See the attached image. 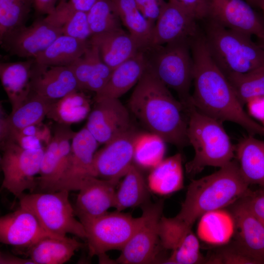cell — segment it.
I'll list each match as a JSON object with an SVG mask.
<instances>
[{"mask_svg": "<svg viewBox=\"0 0 264 264\" xmlns=\"http://www.w3.org/2000/svg\"><path fill=\"white\" fill-rule=\"evenodd\" d=\"M194 63L192 104L200 112L239 125L249 135L264 136V128L245 111L225 74L212 59L202 32L191 42Z\"/></svg>", "mask_w": 264, "mask_h": 264, "instance_id": "1", "label": "cell"}, {"mask_svg": "<svg viewBox=\"0 0 264 264\" xmlns=\"http://www.w3.org/2000/svg\"><path fill=\"white\" fill-rule=\"evenodd\" d=\"M128 108L150 132L182 149L189 144L185 106L147 67L128 101Z\"/></svg>", "mask_w": 264, "mask_h": 264, "instance_id": "2", "label": "cell"}, {"mask_svg": "<svg viewBox=\"0 0 264 264\" xmlns=\"http://www.w3.org/2000/svg\"><path fill=\"white\" fill-rule=\"evenodd\" d=\"M237 160H232L217 172L198 179L188 186L184 200L175 216L192 226L202 215L229 206L249 190Z\"/></svg>", "mask_w": 264, "mask_h": 264, "instance_id": "3", "label": "cell"}, {"mask_svg": "<svg viewBox=\"0 0 264 264\" xmlns=\"http://www.w3.org/2000/svg\"><path fill=\"white\" fill-rule=\"evenodd\" d=\"M187 138L194 150L192 160L185 165L187 174L194 176L207 166L222 167L235 155V146L222 122L199 111L192 103L186 107Z\"/></svg>", "mask_w": 264, "mask_h": 264, "instance_id": "4", "label": "cell"}, {"mask_svg": "<svg viewBox=\"0 0 264 264\" xmlns=\"http://www.w3.org/2000/svg\"><path fill=\"white\" fill-rule=\"evenodd\" d=\"M203 31L209 52L225 76L243 73L264 65V51L251 36L207 19Z\"/></svg>", "mask_w": 264, "mask_h": 264, "instance_id": "5", "label": "cell"}, {"mask_svg": "<svg viewBox=\"0 0 264 264\" xmlns=\"http://www.w3.org/2000/svg\"><path fill=\"white\" fill-rule=\"evenodd\" d=\"M192 40L179 41L144 51L148 67L168 88L176 91L185 107L191 102L190 91L194 70Z\"/></svg>", "mask_w": 264, "mask_h": 264, "instance_id": "6", "label": "cell"}, {"mask_svg": "<svg viewBox=\"0 0 264 264\" xmlns=\"http://www.w3.org/2000/svg\"><path fill=\"white\" fill-rule=\"evenodd\" d=\"M69 192L62 190L24 193L18 199L20 205L32 212L48 233L60 237L70 234L86 239L85 228L77 219Z\"/></svg>", "mask_w": 264, "mask_h": 264, "instance_id": "7", "label": "cell"}, {"mask_svg": "<svg viewBox=\"0 0 264 264\" xmlns=\"http://www.w3.org/2000/svg\"><path fill=\"white\" fill-rule=\"evenodd\" d=\"M0 149L1 187L18 198L26 191L34 192L45 148L24 149L8 140L0 144Z\"/></svg>", "mask_w": 264, "mask_h": 264, "instance_id": "8", "label": "cell"}, {"mask_svg": "<svg viewBox=\"0 0 264 264\" xmlns=\"http://www.w3.org/2000/svg\"><path fill=\"white\" fill-rule=\"evenodd\" d=\"M141 220V217L115 211L82 223L86 232L89 254L107 259L106 254L121 250L129 242Z\"/></svg>", "mask_w": 264, "mask_h": 264, "instance_id": "9", "label": "cell"}, {"mask_svg": "<svg viewBox=\"0 0 264 264\" xmlns=\"http://www.w3.org/2000/svg\"><path fill=\"white\" fill-rule=\"evenodd\" d=\"M140 222L116 262L123 264L158 263V226L163 208L160 200L141 207Z\"/></svg>", "mask_w": 264, "mask_h": 264, "instance_id": "10", "label": "cell"}, {"mask_svg": "<svg viewBox=\"0 0 264 264\" xmlns=\"http://www.w3.org/2000/svg\"><path fill=\"white\" fill-rule=\"evenodd\" d=\"M188 225L176 218L162 216L159 223L160 245L171 251L162 264H196L205 263L199 241Z\"/></svg>", "mask_w": 264, "mask_h": 264, "instance_id": "11", "label": "cell"}, {"mask_svg": "<svg viewBox=\"0 0 264 264\" xmlns=\"http://www.w3.org/2000/svg\"><path fill=\"white\" fill-rule=\"evenodd\" d=\"M205 19L257 38L264 37V18L245 0H205Z\"/></svg>", "mask_w": 264, "mask_h": 264, "instance_id": "12", "label": "cell"}, {"mask_svg": "<svg viewBox=\"0 0 264 264\" xmlns=\"http://www.w3.org/2000/svg\"><path fill=\"white\" fill-rule=\"evenodd\" d=\"M75 132L69 126H56L52 139L44 149L35 192H51L66 173Z\"/></svg>", "mask_w": 264, "mask_h": 264, "instance_id": "13", "label": "cell"}, {"mask_svg": "<svg viewBox=\"0 0 264 264\" xmlns=\"http://www.w3.org/2000/svg\"><path fill=\"white\" fill-rule=\"evenodd\" d=\"M62 34V27L46 16L19 29L0 44L12 55L35 59Z\"/></svg>", "mask_w": 264, "mask_h": 264, "instance_id": "14", "label": "cell"}, {"mask_svg": "<svg viewBox=\"0 0 264 264\" xmlns=\"http://www.w3.org/2000/svg\"><path fill=\"white\" fill-rule=\"evenodd\" d=\"M138 134L132 127L97 152L93 163L95 176L119 182L132 164L134 143Z\"/></svg>", "mask_w": 264, "mask_h": 264, "instance_id": "15", "label": "cell"}, {"mask_svg": "<svg viewBox=\"0 0 264 264\" xmlns=\"http://www.w3.org/2000/svg\"><path fill=\"white\" fill-rule=\"evenodd\" d=\"M99 144L86 127L76 132L67 169L51 192L78 191L89 177L95 176L93 163Z\"/></svg>", "mask_w": 264, "mask_h": 264, "instance_id": "16", "label": "cell"}, {"mask_svg": "<svg viewBox=\"0 0 264 264\" xmlns=\"http://www.w3.org/2000/svg\"><path fill=\"white\" fill-rule=\"evenodd\" d=\"M130 112L119 98L95 101L85 127L99 144H105L132 128Z\"/></svg>", "mask_w": 264, "mask_h": 264, "instance_id": "17", "label": "cell"}, {"mask_svg": "<svg viewBox=\"0 0 264 264\" xmlns=\"http://www.w3.org/2000/svg\"><path fill=\"white\" fill-rule=\"evenodd\" d=\"M229 206L235 228L233 244L256 264H264V225L242 198Z\"/></svg>", "mask_w": 264, "mask_h": 264, "instance_id": "18", "label": "cell"}, {"mask_svg": "<svg viewBox=\"0 0 264 264\" xmlns=\"http://www.w3.org/2000/svg\"><path fill=\"white\" fill-rule=\"evenodd\" d=\"M198 21L180 7L167 2L155 22L149 48L192 40L201 32Z\"/></svg>", "mask_w": 264, "mask_h": 264, "instance_id": "19", "label": "cell"}, {"mask_svg": "<svg viewBox=\"0 0 264 264\" xmlns=\"http://www.w3.org/2000/svg\"><path fill=\"white\" fill-rule=\"evenodd\" d=\"M119 182L90 176L82 185L73 205L81 223L108 212L115 203V188Z\"/></svg>", "mask_w": 264, "mask_h": 264, "instance_id": "20", "label": "cell"}, {"mask_svg": "<svg viewBox=\"0 0 264 264\" xmlns=\"http://www.w3.org/2000/svg\"><path fill=\"white\" fill-rule=\"evenodd\" d=\"M50 236L60 237L46 231L35 215L23 206L20 205L0 218V241L2 243L27 248Z\"/></svg>", "mask_w": 264, "mask_h": 264, "instance_id": "21", "label": "cell"}, {"mask_svg": "<svg viewBox=\"0 0 264 264\" xmlns=\"http://www.w3.org/2000/svg\"><path fill=\"white\" fill-rule=\"evenodd\" d=\"M31 92L57 101L79 88L69 66H50L34 61L31 75Z\"/></svg>", "mask_w": 264, "mask_h": 264, "instance_id": "22", "label": "cell"}, {"mask_svg": "<svg viewBox=\"0 0 264 264\" xmlns=\"http://www.w3.org/2000/svg\"><path fill=\"white\" fill-rule=\"evenodd\" d=\"M148 67L145 51H139L113 70L110 80L94 101L104 98H119L138 83Z\"/></svg>", "mask_w": 264, "mask_h": 264, "instance_id": "23", "label": "cell"}, {"mask_svg": "<svg viewBox=\"0 0 264 264\" xmlns=\"http://www.w3.org/2000/svg\"><path fill=\"white\" fill-rule=\"evenodd\" d=\"M34 64V59L0 63V81L11 104V112L19 108L31 92V75Z\"/></svg>", "mask_w": 264, "mask_h": 264, "instance_id": "24", "label": "cell"}, {"mask_svg": "<svg viewBox=\"0 0 264 264\" xmlns=\"http://www.w3.org/2000/svg\"><path fill=\"white\" fill-rule=\"evenodd\" d=\"M89 43L97 48L103 62L112 70L141 51L132 36L122 28L93 35Z\"/></svg>", "mask_w": 264, "mask_h": 264, "instance_id": "25", "label": "cell"}, {"mask_svg": "<svg viewBox=\"0 0 264 264\" xmlns=\"http://www.w3.org/2000/svg\"><path fill=\"white\" fill-rule=\"evenodd\" d=\"M235 155L245 181L264 187V140L249 134L235 146Z\"/></svg>", "mask_w": 264, "mask_h": 264, "instance_id": "26", "label": "cell"}, {"mask_svg": "<svg viewBox=\"0 0 264 264\" xmlns=\"http://www.w3.org/2000/svg\"><path fill=\"white\" fill-rule=\"evenodd\" d=\"M82 243L74 238L47 237L27 248L34 264H62L69 261Z\"/></svg>", "mask_w": 264, "mask_h": 264, "instance_id": "27", "label": "cell"}, {"mask_svg": "<svg viewBox=\"0 0 264 264\" xmlns=\"http://www.w3.org/2000/svg\"><path fill=\"white\" fill-rule=\"evenodd\" d=\"M147 184L151 192L165 196L183 187L182 156L180 153L164 159L152 169Z\"/></svg>", "mask_w": 264, "mask_h": 264, "instance_id": "28", "label": "cell"}, {"mask_svg": "<svg viewBox=\"0 0 264 264\" xmlns=\"http://www.w3.org/2000/svg\"><path fill=\"white\" fill-rule=\"evenodd\" d=\"M116 191V211L122 212L150 202V192L147 181L135 165L132 164Z\"/></svg>", "mask_w": 264, "mask_h": 264, "instance_id": "29", "label": "cell"}, {"mask_svg": "<svg viewBox=\"0 0 264 264\" xmlns=\"http://www.w3.org/2000/svg\"><path fill=\"white\" fill-rule=\"evenodd\" d=\"M89 45V42L62 34L40 54L34 61L42 65L68 66L85 52Z\"/></svg>", "mask_w": 264, "mask_h": 264, "instance_id": "30", "label": "cell"}, {"mask_svg": "<svg viewBox=\"0 0 264 264\" xmlns=\"http://www.w3.org/2000/svg\"><path fill=\"white\" fill-rule=\"evenodd\" d=\"M118 12L122 23L136 42L139 50L150 46L154 25L140 12L134 0H111Z\"/></svg>", "mask_w": 264, "mask_h": 264, "instance_id": "31", "label": "cell"}, {"mask_svg": "<svg viewBox=\"0 0 264 264\" xmlns=\"http://www.w3.org/2000/svg\"><path fill=\"white\" fill-rule=\"evenodd\" d=\"M81 90L74 91L55 101L46 117L57 123L66 125L85 119L91 111L90 101Z\"/></svg>", "mask_w": 264, "mask_h": 264, "instance_id": "32", "label": "cell"}, {"mask_svg": "<svg viewBox=\"0 0 264 264\" xmlns=\"http://www.w3.org/2000/svg\"><path fill=\"white\" fill-rule=\"evenodd\" d=\"M55 101L31 92L25 101L7 116L9 134L42 122Z\"/></svg>", "mask_w": 264, "mask_h": 264, "instance_id": "33", "label": "cell"}, {"mask_svg": "<svg viewBox=\"0 0 264 264\" xmlns=\"http://www.w3.org/2000/svg\"><path fill=\"white\" fill-rule=\"evenodd\" d=\"M33 0H0V41L24 26Z\"/></svg>", "mask_w": 264, "mask_h": 264, "instance_id": "34", "label": "cell"}, {"mask_svg": "<svg viewBox=\"0 0 264 264\" xmlns=\"http://www.w3.org/2000/svg\"><path fill=\"white\" fill-rule=\"evenodd\" d=\"M55 12L62 25L63 34L89 42L92 33L87 12L75 9L67 0L59 2Z\"/></svg>", "mask_w": 264, "mask_h": 264, "instance_id": "35", "label": "cell"}, {"mask_svg": "<svg viewBox=\"0 0 264 264\" xmlns=\"http://www.w3.org/2000/svg\"><path fill=\"white\" fill-rule=\"evenodd\" d=\"M165 143L154 133H139L134 143L133 160L140 167L152 169L164 159Z\"/></svg>", "mask_w": 264, "mask_h": 264, "instance_id": "36", "label": "cell"}, {"mask_svg": "<svg viewBox=\"0 0 264 264\" xmlns=\"http://www.w3.org/2000/svg\"><path fill=\"white\" fill-rule=\"evenodd\" d=\"M226 76L243 106L251 99L264 97V65L245 73Z\"/></svg>", "mask_w": 264, "mask_h": 264, "instance_id": "37", "label": "cell"}, {"mask_svg": "<svg viewBox=\"0 0 264 264\" xmlns=\"http://www.w3.org/2000/svg\"><path fill=\"white\" fill-rule=\"evenodd\" d=\"M92 36L122 28L116 8L111 0H97L87 12Z\"/></svg>", "mask_w": 264, "mask_h": 264, "instance_id": "38", "label": "cell"}, {"mask_svg": "<svg viewBox=\"0 0 264 264\" xmlns=\"http://www.w3.org/2000/svg\"><path fill=\"white\" fill-rule=\"evenodd\" d=\"M100 56L97 48L91 44L85 52L69 66L81 90H85Z\"/></svg>", "mask_w": 264, "mask_h": 264, "instance_id": "39", "label": "cell"}, {"mask_svg": "<svg viewBox=\"0 0 264 264\" xmlns=\"http://www.w3.org/2000/svg\"><path fill=\"white\" fill-rule=\"evenodd\" d=\"M206 264H256L251 259L244 254L234 244L217 251L206 259Z\"/></svg>", "mask_w": 264, "mask_h": 264, "instance_id": "40", "label": "cell"}, {"mask_svg": "<svg viewBox=\"0 0 264 264\" xmlns=\"http://www.w3.org/2000/svg\"><path fill=\"white\" fill-rule=\"evenodd\" d=\"M145 18L154 25L167 2L164 0H134Z\"/></svg>", "mask_w": 264, "mask_h": 264, "instance_id": "41", "label": "cell"}, {"mask_svg": "<svg viewBox=\"0 0 264 264\" xmlns=\"http://www.w3.org/2000/svg\"><path fill=\"white\" fill-rule=\"evenodd\" d=\"M242 198L250 211L264 225V190L252 192L249 190Z\"/></svg>", "mask_w": 264, "mask_h": 264, "instance_id": "42", "label": "cell"}, {"mask_svg": "<svg viewBox=\"0 0 264 264\" xmlns=\"http://www.w3.org/2000/svg\"><path fill=\"white\" fill-rule=\"evenodd\" d=\"M180 7L197 21H204L206 18L205 0H169Z\"/></svg>", "mask_w": 264, "mask_h": 264, "instance_id": "43", "label": "cell"}, {"mask_svg": "<svg viewBox=\"0 0 264 264\" xmlns=\"http://www.w3.org/2000/svg\"><path fill=\"white\" fill-rule=\"evenodd\" d=\"M245 105L250 116L261 121L264 117V97L251 99Z\"/></svg>", "mask_w": 264, "mask_h": 264, "instance_id": "44", "label": "cell"}, {"mask_svg": "<svg viewBox=\"0 0 264 264\" xmlns=\"http://www.w3.org/2000/svg\"><path fill=\"white\" fill-rule=\"evenodd\" d=\"M59 0H33V8L36 13L40 15L50 14L57 5Z\"/></svg>", "mask_w": 264, "mask_h": 264, "instance_id": "45", "label": "cell"}, {"mask_svg": "<svg viewBox=\"0 0 264 264\" xmlns=\"http://www.w3.org/2000/svg\"><path fill=\"white\" fill-rule=\"evenodd\" d=\"M0 264H34L30 258H22L9 254L0 252Z\"/></svg>", "mask_w": 264, "mask_h": 264, "instance_id": "46", "label": "cell"}, {"mask_svg": "<svg viewBox=\"0 0 264 264\" xmlns=\"http://www.w3.org/2000/svg\"><path fill=\"white\" fill-rule=\"evenodd\" d=\"M7 116L4 114L3 109L0 106V144L5 142L8 139L9 134V127Z\"/></svg>", "mask_w": 264, "mask_h": 264, "instance_id": "47", "label": "cell"}, {"mask_svg": "<svg viewBox=\"0 0 264 264\" xmlns=\"http://www.w3.org/2000/svg\"><path fill=\"white\" fill-rule=\"evenodd\" d=\"M97 0H68L76 10L88 12Z\"/></svg>", "mask_w": 264, "mask_h": 264, "instance_id": "48", "label": "cell"}, {"mask_svg": "<svg viewBox=\"0 0 264 264\" xmlns=\"http://www.w3.org/2000/svg\"><path fill=\"white\" fill-rule=\"evenodd\" d=\"M252 7L259 8L264 0H245Z\"/></svg>", "mask_w": 264, "mask_h": 264, "instance_id": "49", "label": "cell"}, {"mask_svg": "<svg viewBox=\"0 0 264 264\" xmlns=\"http://www.w3.org/2000/svg\"><path fill=\"white\" fill-rule=\"evenodd\" d=\"M257 43L264 51V37L261 38H257Z\"/></svg>", "mask_w": 264, "mask_h": 264, "instance_id": "50", "label": "cell"}, {"mask_svg": "<svg viewBox=\"0 0 264 264\" xmlns=\"http://www.w3.org/2000/svg\"><path fill=\"white\" fill-rule=\"evenodd\" d=\"M259 8H260L262 10V12H263V16L264 18V0L261 3Z\"/></svg>", "mask_w": 264, "mask_h": 264, "instance_id": "51", "label": "cell"}, {"mask_svg": "<svg viewBox=\"0 0 264 264\" xmlns=\"http://www.w3.org/2000/svg\"><path fill=\"white\" fill-rule=\"evenodd\" d=\"M260 122L261 123V125L264 128V117H263V118L261 120V121Z\"/></svg>", "mask_w": 264, "mask_h": 264, "instance_id": "52", "label": "cell"}, {"mask_svg": "<svg viewBox=\"0 0 264 264\" xmlns=\"http://www.w3.org/2000/svg\"><path fill=\"white\" fill-rule=\"evenodd\" d=\"M67 0H59V1H67Z\"/></svg>", "mask_w": 264, "mask_h": 264, "instance_id": "53", "label": "cell"}]
</instances>
